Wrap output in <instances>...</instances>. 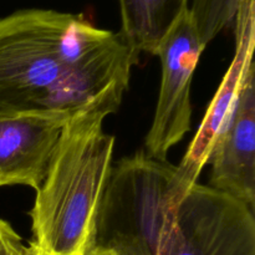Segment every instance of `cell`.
<instances>
[{"instance_id": "ba28073f", "label": "cell", "mask_w": 255, "mask_h": 255, "mask_svg": "<svg viewBox=\"0 0 255 255\" xmlns=\"http://www.w3.org/2000/svg\"><path fill=\"white\" fill-rule=\"evenodd\" d=\"M121 36L137 55L156 54L158 45L188 10L189 0H119Z\"/></svg>"}, {"instance_id": "7a4b0ae2", "label": "cell", "mask_w": 255, "mask_h": 255, "mask_svg": "<svg viewBox=\"0 0 255 255\" xmlns=\"http://www.w3.org/2000/svg\"><path fill=\"white\" fill-rule=\"evenodd\" d=\"M109 115V110L96 107L65 124L29 212V255H86L96 244L97 214L115 147V137L102 129Z\"/></svg>"}, {"instance_id": "3957f363", "label": "cell", "mask_w": 255, "mask_h": 255, "mask_svg": "<svg viewBox=\"0 0 255 255\" xmlns=\"http://www.w3.org/2000/svg\"><path fill=\"white\" fill-rule=\"evenodd\" d=\"M143 255H255L253 209L212 187L193 184Z\"/></svg>"}, {"instance_id": "9c48e42d", "label": "cell", "mask_w": 255, "mask_h": 255, "mask_svg": "<svg viewBox=\"0 0 255 255\" xmlns=\"http://www.w3.org/2000/svg\"><path fill=\"white\" fill-rule=\"evenodd\" d=\"M239 0H193L192 21L204 47L236 17Z\"/></svg>"}, {"instance_id": "8992f818", "label": "cell", "mask_w": 255, "mask_h": 255, "mask_svg": "<svg viewBox=\"0 0 255 255\" xmlns=\"http://www.w3.org/2000/svg\"><path fill=\"white\" fill-rule=\"evenodd\" d=\"M236 54L208 106L196 136L192 139L181 163L176 167L174 182L181 193L197 183L208 164L217 138L232 111L247 67L253 61L255 44L254 0H239L236 12Z\"/></svg>"}, {"instance_id": "52a82bcc", "label": "cell", "mask_w": 255, "mask_h": 255, "mask_svg": "<svg viewBox=\"0 0 255 255\" xmlns=\"http://www.w3.org/2000/svg\"><path fill=\"white\" fill-rule=\"evenodd\" d=\"M69 119L19 116L0 119V187H41Z\"/></svg>"}, {"instance_id": "6da1fadb", "label": "cell", "mask_w": 255, "mask_h": 255, "mask_svg": "<svg viewBox=\"0 0 255 255\" xmlns=\"http://www.w3.org/2000/svg\"><path fill=\"white\" fill-rule=\"evenodd\" d=\"M138 55L82 14L22 9L0 19V119L117 111Z\"/></svg>"}, {"instance_id": "30bf717a", "label": "cell", "mask_w": 255, "mask_h": 255, "mask_svg": "<svg viewBox=\"0 0 255 255\" xmlns=\"http://www.w3.org/2000/svg\"><path fill=\"white\" fill-rule=\"evenodd\" d=\"M86 255H116V254H115L112 251H110V249L104 248V247L95 246Z\"/></svg>"}, {"instance_id": "277c9868", "label": "cell", "mask_w": 255, "mask_h": 255, "mask_svg": "<svg viewBox=\"0 0 255 255\" xmlns=\"http://www.w3.org/2000/svg\"><path fill=\"white\" fill-rule=\"evenodd\" d=\"M202 45L188 10L171 27L156 50L162 80L153 122L146 136V153L166 161L168 151L191 129V84Z\"/></svg>"}, {"instance_id": "5b68a950", "label": "cell", "mask_w": 255, "mask_h": 255, "mask_svg": "<svg viewBox=\"0 0 255 255\" xmlns=\"http://www.w3.org/2000/svg\"><path fill=\"white\" fill-rule=\"evenodd\" d=\"M209 164L212 188L254 209L255 66L249 64L232 111L217 138Z\"/></svg>"}]
</instances>
